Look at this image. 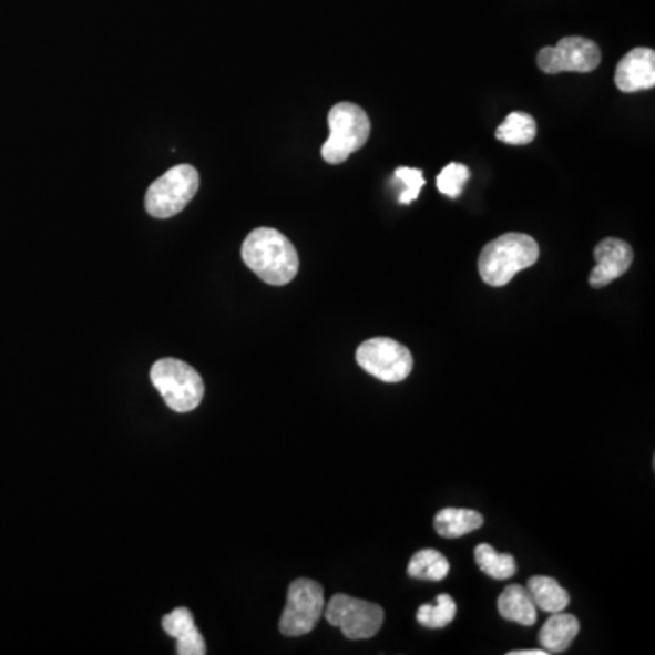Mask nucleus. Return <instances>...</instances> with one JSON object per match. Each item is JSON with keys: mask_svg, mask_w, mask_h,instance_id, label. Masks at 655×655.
Listing matches in <instances>:
<instances>
[{"mask_svg": "<svg viewBox=\"0 0 655 655\" xmlns=\"http://www.w3.org/2000/svg\"><path fill=\"white\" fill-rule=\"evenodd\" d=\"M595 268L590 274L592 288H605L612 280L625 275L634 263V249L621 239L601 240L594 249Z\"/></svg>", "mask_w": 655, "mask_h": 655, "instance_id": "10", "label": "nucleus"}, {"mask_svg": "<svg viewBox=\"0 0 655 655\" xmlns=\"http://www.w3.org/2000/svg\"><path fill=\"white\" fill-rule=\"evenodd\" d=\"M484 518L479 512L464 509H444L437 513L433 526L441 538L458 539L481 529Z\"/></svg>", "mask_w": 655, "mask_h": 655, "instance_id": "16", "label": "nucleus"}, {"mask_svg": "<svg viewBox=\"0 0 655 655\" xmlns=\"http://www.w3.org/2000/svg\"><path fill=\"white\" fill-rule=\"evenodd\" d=\"M539 259V246L530 235L504 234L488 243L479 257V274L487 285H509L510 280L534 266Z\"/></svg>", "mask_w": 655, "mask_h": 655, "instance_id": "2", "label": "nucleus"}, {"mask_svg": "<svg viewBox=\"0 0 655 655\" xmlns=\"http://www.w3.org/2000/svg\"><path fill=\"white\" fill-rule=\"evenodd\" d=\"M326 620L337 626L348 639H370L381 631L385 610L376 603L337 594L325 606Z\"/></svg>", "mask_w": 655, "mask_h": 655, "instance_id": "8", "label": "nucleus"}, {"mask_svg": "<svg viewBox=\"0 0 655 655\" xmlns=\"http://www.w3.org/2000/svg\"><path fill=\"white\" fill-rule=\"evenodd\" d=\"M244 265L266 285L285 286L299 272V255L288 237L274 228H257L243 244Z\"/></svg>", "mask_w": 655, "mask_h": 655, "instance_id": "1", "label": "nucleus"}, {"mask_svg": "<svg viewBox=\"0 0 655 655\" xmlns=\"http://www.w3.org/2000/svg\"><path fill=\"white\" fill-rule=\"evenodd\" d=\"M475 561L479 569L493 580H510L518 572L515 557L510 554H499L490 544H479L475 549Z\"/></svg>", "mask_w": 655, "mask_h": 655, "instance_id": "19", "label": "nucleus"}, {"mask_svg": "<svg viewBox=\"0 0 655 655\" xmlns=\"http://www.w3.org/2000/svg\"><path fill=\"white\" fill-rule=\"evenodd\" d=\"M357 365L382 382H401L413 370V357L407 346L388 337L362 342L356 351Z\"/></svg>", "mask_w": 655, "mask_h": 655, "instance_id": "6", "label": "nucleus"}, {"mask_svg": "<svg viewBox=\"0 0 655 655\" xmlns=\"http://www.w3.org/2000/svg\"><path fill=\"white\" fill-rule=\"evenodd\" d=\"M600 62V47L584 37H564L555 47L543 48L538 55V66L549 75L594 72Z\"/></svg>", "mask_w": 655, "mask_h": 655, "instance_id": "9", "label": "nucleus"}, {"mask_svg": "<svg viewBox=\"0 0 655 655\" xmlns=\"http://www.w3.org/2000/svg\"><path fill=\"white\" fill-rule=\"evenodd\" d=\"M535 133H538V126H535V119L532 115H529V113L513 112L498 127L495 137L504 144L524 146V144H530L534 141Z\"/></svg>", "mask_w": 655, "mask_h": 655, "instance_id": "18", "label": "nucleus"}, {"mask_svg": "<svg viewBox=\"0 0 655 655\" xmlns=\"http://www.w3.org/2000/svg\"><path fill=\"white\" fill-rule=\"evenodd\" d=\"M456 614H458L456 601L448 594H441L437 595L436 603H432V605H422L421 608L417 610V621L424 628L437 631V628H444V626L450 625L456 620Z\"/></svg>", "mask_w": 655, "mask_h": 655, "instance_id": "20", "label": "nucleus"}, {"mask_svg": "<svg viewBox=\"0 0 655 655\" xmlns=\"http://www.w3.org/2000/svg\"><path fill=\"white\" fill-rule=\"evenodd\" d=\"M153 387L163 396L173 412H194L204 397L203 377L178 359H161L150 371Z\"/></svg>", "mask_w": 655, "mask_h": 655, "instance_id": "4", "label": "nucleus"}, {"mask_svg": "<svg viewBox=\"0 0 655 655\" xmlns=\"http://www.w3.org/2000/svg\"><path fill=\"white\" fill-rule=\"evenodd\" d=\"M468 178H470V170L464 164H448L447 168L442 170L437 177V188L447 197L458 198L462 194Z\"/></svg>", "mask_w": 655, "mask_h": 655, "instance_id": "21", "label": "nucleus"}, {"mask_svg": "<svg viewBox=\"0 0 655 655\" xmlns=\"http://www.w3.org/2000/svg\"><path fill=\"white\" fill-rule=\"evenodd\" d=\"M450 572L448 559L437 550H419L410 563H408V575L413 580L442 581Z\"/></svg>", "mask_w": 655, "mask_h": 655, "instance_id": "17", "label": "nucleus"}, {"mask_svg": "<svg viewBox=\"0 0 655 655\" xmlns=\"http://www.w3.org/2000/svg\"><path fill=\"white\" fill-rule=\"evenodd\" d=\"M580 634V621L574 615L552 614L539 632V643L549 654H564Z\"/></svg>", "mask_w": 655, "mask_h": 655, "instance_id": "13", "label": "nucleus"}, {"mask_svg": "<svg viewBox=\"0 0 655 655\" xmlns=\"http://www.w3.org/2000/svg\"><path fill=\"white\" fill-rule=\"evenodd\" d=\"M163 628L170 637L177 641L178 655H204L206 654V643L197 625H195L194 615L188 608L173 610L172 614L164 615Z\"/></svg>", "mask_w": 655, "mask_h": 655, "instance_id": "12", "label": "nucleus"}, {"mask_svg": "<svg viewBox=\"0 0 655 655\" xmlns=\"http://www.w3.org/2000/svg\"><path fill=\"white\" fill-rule=\"evenodd\" d=\"M198 172L190 164H178L150 184L144 198L147 214L155 218H170L181 214L197 194Z\"/></svg>", "mask_w": 655, "mask_h": 655, "instance_id": "5", "label": "nucleus"}, {"mask_svg": "<svg viewBox=\"0 0 655 655\" xmlns=\"http://www.w3.org/2000/svg\"><path fill=\"white\" fill-rule=\"evenodd\" d=\"M615 86L625 93L652 90L655 86V51L651 48L628 51L615 70Z\"/></svg>", "mask_w": 655, "mask_h": 655, "instance_id": "11", "label": "nucleus"}, {"mask_svg": "<svg viewBox=\"0 0 655 655\" xmlns=\"http://www.w3.org/2000/svg\"><path fill=\"white\" fill-rule=\"evenodd\" d=\"M549 652L544 651H515L510 652V655H546Z\"/></svg>", "mask_w": 655, "mask_h": 655, "instance_id": "23", "label": "nucleus"}, {"mask_svg": "<svg viewBox=\"0 0 655 655\" xmlns=\"http://www.w3.org/2000/svg\"><path fill=\"white\" fill-rule=\"evenodd\" d=\"M330 137L320 147V155L328 164H342L351 153L361 150L370 137V119L365 110L351 102H339L328 113Z\"/></svg>", "mask_w": 655, "mask_h": 655, "instance_id": "3", "label": "nucleus"}, {"mask_svg": "<svg viewBox=\"0 0 655 655\" xmlns=\"http://www.w3.org/2000/svg\"><path fill=\"white\" fill-rule=\"evenodd\" d=\"M396 181L397 183H402V186H405L401 195H399V203L401 204H410L417 201L419 194H421L422 186L427 184V178L422 175L421 170L407 168V166L396 170Z\"/></svg>", "mask_w": 655, "mask_h": 655, "instance_id": "22", "label": "nucleus"}, {"mask_svg": "<svg viewBox=\"0 0 655 655\" xmlns=\"http://www.w3.org/2000/svg\"><path fill=\"white\" fill-rule=\"evenodd\" d=\"M325 590L317 581H294L288 589L285 612L280 615V634L288 637L310 634L325 614Z\"/></svg>", "mask_w": 655, "mask_h": 655, "instance_id": "7", "label": "nucleus"}, {"mask_svg": "<svg viewBox=\"0 0 655 655\" xmlns=\"http://www.w3.org/2000/svg\"><path fill=\"white\" fill-rule=\"evenodd\" d=\"M498 610L504 620L519 625L532 626L538 621V606L530 597L529 590L519 584H510L503 590V594L499 595Z\"/></svg>", "mask_w": 655, "mask_h": 655, "instance_id": "14", "label": "nucleus"}, {"mask_svg": "<svg viewBox=\"0 0 655 655\" xmlns=\"http://www.w3.org/2000/svg\"><path fill=\"white\" fill-rule=\"evenodd\" d=\"M526 590H529L534 605L549 614H557L569 606V592L554 577L534 575V577H530Z\"/></svg>", "mask_w": 655, "mask_h": 655, "instance_id": "15", "label": "nucleus"}]
</instances>
